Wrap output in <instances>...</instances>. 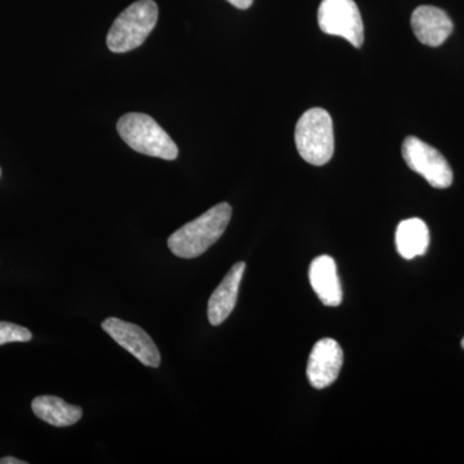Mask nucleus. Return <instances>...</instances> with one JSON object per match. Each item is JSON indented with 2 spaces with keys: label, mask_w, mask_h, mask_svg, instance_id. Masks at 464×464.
I'll return each mask as SVG.
<instances>
[{
  "label": "nucleus",
  "mask_w": 464,
  "mask_h": 464,
  "mask_svg": "<svg viewBox=\"0 0 464 464\" xmlns=\"http://www.w3.org/2000/svg\"><path fill=\"white\" fill-rule=\"evenodd\" d=\"M402 158L415 173L420 174L432 188H448L453 183V170L441 152L418 137H406Z\"/></svg>",
  "instance_id": "obj_6"
},
{
  "label": "nucleus",
  "mask_w": 464,
  "mask_h": 464,
  "mask_svg": "<svg viewBox=\"0 0 464 464\" xmlns=\"http://www.w3.org/2000/svg\"><path fill=\"white\" fill-rule=\"evenodd\" d=\"M317 21L320 29L328 35L341 36L353 47H362L364 24L353 0H323Z\"/></svg>",
  "instance_id": "obj_5"
},
{
  "label": "nucleus",
  "mask_w": 464,
  "mask_h": 464,
  "mask_svg": "<svg viewBox=\"0 0 464 464\" xmlns=\"http://www.w3.org/2000/svg\"><path fill=\"white\" fill-rule=\"evenodd\" d=\"M159 11L154 0H139L124 9L109 30L106 44L112 53L139 48L157 26Z\"/></svg>",
  "instance_id": "obj_3"
},
{
  "label": "nucleus",
  "mask_w": 464,
  "mask_h": 464,
  "mask_svg": "<svg viewBox=\"0 0 464 464\" xmlns=\"http://www.w3.org/2000/svg\"><path fill=\"white\" fill-rule=\"evenodd\" d=\"M295 145L299 155L313 166H325L334 152L333 121L326 110H308L295 127Z\"/></svg>",
  "instance_id": "obj_4"
},
{
  "label": "nucleus",
  "mask_w": 464,
  "mask_h": 464,
  "mask_svg": "<svg viewBox=\"0 0 464 464\" xmlns=\"http://www.w3.org/2000/svg\"><path fill=\"white\" fill-rule=\"evenodd\" d=\"M0 174H2V170H0Z\"/></svg>",
  "instance_id": "obj_18"
},
{
  "label": "nucleus",
  "mask_w": 464,
  "mask_h": 464,
  "mask_svg": "<svg viewBox=\"0 0 464 464\" xmlns=\"http://www.w3.org/2000/svg\"><path fill=\"white\" fill-rule=\"evenodd\" d=\"M116 128L121 140L140 154L164 160H176L179 157L176 143L151 116L128 112L119 119Z\"/></svg>",
  "instance_id": "obj_2"
},
{
  "label": "nucleus",
  "mask_w": 464,
  "mask_h": 464,
  "mask_svg": "<svg viewBox=\"0 0 464 464\" xmlns=\"http://www.w3.org/2000/svg\"><path fill=\"white\" fill-rule=\"evenodd\" d=\"M102 329L119 346L132 353L143 365L150 368H158L160 365L161 357L157 344L136 324L124 322L118 317H109L102 323Z\"/></svg>",
  "instance_id": "obj_7"
},
{
  "label": "nucleus",
  "mask_w": 464,
  "mask_h": 464,
  "mask_svg": "<svg viewBox=\"0 0 464 464\" xmlns=\"http://www.w3.org/2000/svg\"><path fill=\"white\" fill-rule=\"evenodd\" d=\"M0 464H26V462H24V460L17 459V458L5 457L0 459Z\"/></svg>",
  "instance_id": "obj_16"
},
{
  "label": "nucleus",
  "mask_w": 464,
  "mask_h": 464,
  "mask_svg": "<svg viewBox=\"0 0 464 464\" xmlns=\"http://www.w3.org/2000/svg\"><path fill=\"white\" fill-rule=\"evenodd\" d=\"M227 2L239 9H248L253 5V0H227Z\"/></svg>",
  "instance_id": "obj_15"
},
{
  "label": "nucleus",
  "mask_w": 464,
  "mask_h": 464,
  "mask_svg": "<svg viewBox=\"0 0 464 464\" xmlns=\"http://www.w3.org/2000/svg\"><path fill=\"white\" fill-rule=\"evenodd\" d=\"M308 279L323 304L332 307L340 306L342 288L334 259L329 256H320L314 259L308 270Z\"/></svg>",
  "instance_id": "obj_11"
},
{
  "label": "nucleus",
  "mask_w": 464,
  "mask_h": 464,
  "mask_svg": "<svg viewBox=\"0 0 464 464\" xmlns=\"http://www.w3.org/2000/svg\"><path fill=\"white\" fill-rule=\"evenodd\" d=\"M231 216L230 204L221 203L210 208L204 215L170 235L168 239L170 252L179 258L199 257L224 235Z\"/></svg>",
  "instance_id": "obj_1"
},
{
  "label": "nucleus",
  "mask_w": 464,
  "mask_h": 464,
  "mask_svg": "<svg viewBox=\"0 0 464 464\" xmlns=\"http://www.w3.org/2000/svg\"><path fill=\"white\" fill-rule=\"evenodd\" d=\"M343 365V351L337 341L324 338L308 357L307 378L314 389L323 390L337 380Z\"/></svg>",
  "instance_id": "obj_8"
},
{
  "label": "nucleus",
  "mask_w": 464,
  "mask_h": 464,
  "mask_svg": "<svg viewBox=\"0 0 464 464\" xmlns=\"http://www.w3.org/2000/svg\"><path fill=\"white\" fill-rule=\"evenodd\" d=\"M33 333L17 324L0 322V346L12 342L32 341Z\"/></svg>",
  "instance_id": "obj_14"
},
{
  "label": "nucleus",
  "mask_w": 464,
  "mask_h": 464,
  "mask_svg": "<svg viewBox=\"0 0 464 464\" xmlns=\"http://www.w3.org/2000/svg\"><path fill=\"white\" fill-rule=\"evenodd\" d=\"M244 271H246L244 262H237L232 266L225 279L210 295L208 302V319L212 325H221L234 311Z\"/></svg>",
  "instance_id": "obj_10"
},
{
  "label": "nucleus",
  "mask_w": 464,
  "mask_h": 464,
  "mask_svg": "<svg viewBox=\"0 0 464 464\" xmlns=\"http://www.w3.org/2000/svg\"><path fill=\"white\" fill-rule=\"evenodd\" d=\"M411 27L418 41L430 47H439L453 32V21L442 9L420 5L411 14Z\"/></svg>",
  "instance_id": "obj_9"
},
{
  "label": "nucleus",
  "mask_w": 464,
  "mask_h": 464,
  "mask_svg": "<svg viewBox=\"0 0 464 464\" xmlns=\"http://www.w3.org/2000/svg\"><path fill=\"white\" fill-rule=\"evenodd\" d=\"M462 347H463V350H464V338H463V341H462Z\"/></svg>",
  "instance_id": "obj_17"
},
{
  "label": "nucleus",
  "mask_w": 464,
  "mask_h": 464,
  "mask_svg": "<svg viewBox=\"0 0 464 464\" xmlns=\"http://www.w3.org/2000/svg\"><path fill=\"white\" fill-rule=\"evenodd\" d=\"M32 408L36 417L54 427L72 426L83 417L82 408L56 396H38L33 400Z\"/></svg>",
  "instance_id": "obj_12"
},
{
  "label": "nucleus",
  "mask_w": 464,
  "mask_h": 464,
  "mask_svg": "<svg viewBox=\"0 0 464 464\" xmlns=\"http://www.w3.org/2000/svg\"><path fill=\"white\" fill-rule=\"evenodd\" d=\"M430 246V231L422 219L409 218L400 222L396 230V248L405 259L426 255Z\"/></svg>",
  "instance_id": "obj_13"
}]
</instances>
